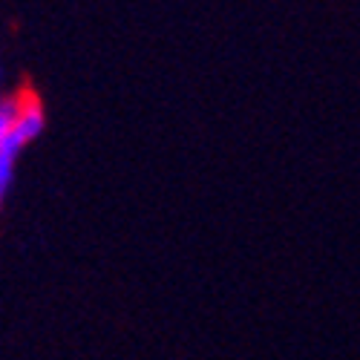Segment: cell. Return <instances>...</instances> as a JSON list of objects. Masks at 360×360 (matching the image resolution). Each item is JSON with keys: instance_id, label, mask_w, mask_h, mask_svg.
Instances as JSON below:
<instances>
[{"instance_id": "obj_1", "label": "cell", "mask_w": 360, "mask_h": 360, "mask_svg": "<svg viewBox=\"0 0 360 360\" xmlns=\"http://www.w3.org/2000/svg\"><path fill=\"white\" fill-rule=\"evenodd\" d=\"M15 159L18 153L9 147H0V202H4L9 185H12V173H15Z\"/></svg>"}]
</instances>
